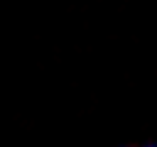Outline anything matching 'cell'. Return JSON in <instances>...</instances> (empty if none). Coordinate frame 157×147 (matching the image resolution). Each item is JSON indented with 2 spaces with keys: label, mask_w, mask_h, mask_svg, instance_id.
I'll list each match as a JSON object with an SVG mask.
<instances>
[{
  "label": "cell",
  "mask_w": 157,
  "mask_h": 147,
  "mask_svg": "<svg viewBox=\"0 0 157 147\" xmlns=\"http://www.w3.org/2000/svg\"><path fill=\"white\" fill-rule=\"evenodd\" d=\"M149 147H152V145H149Z\"/></svg>",
  "instance_id": "6da1fadb"
}]
</instances>
